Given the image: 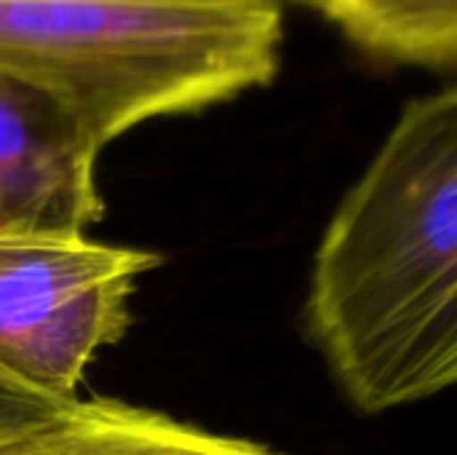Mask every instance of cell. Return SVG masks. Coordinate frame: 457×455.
I'll list each match as a JSON object with an SVG mask.
<instances>
[{"label":"cell","mask_w":457,"mask_h":455,"mask_svg":"<svg viewBox=\"0 0 457 455\" xmlns=\"http://www.w3.org/2000/svg\"><path fill=\"white\" fill-rule=\"evenodd\" d=\"M305 330L359 413L457 378V88L410 99L313 257Z\"/></svg>","instance_id":"1"},{"label":"cell","mask_w":457,"mask_h":455,"mask_svg":"<svg viewBox=\"0 0 457 455\" xmlns=\"http://www.w3.org/2000/svg\"><path fill=\"white\" fill-rule=\"evenodd\" d=\"M281 48L278 0H0V72L64 105L99 147L273 83Z\"/></svg>","instance_id":"2"},{"label":"cell","mask_w":457,"mask_h":455,"mask_svg":"<svg viewBox=\"0 0 457 455\" xmlns=\"http://www.w3.org/2000/svg\"><path fill=\"white\" fill-rule=\"evenodd\" d=\"M158 263L86 233H0V392L78 400L91 359L131 324L137 279Z\"/></svg>","instance_id":"3"},{"label":"cell","mask_w":457,"mask_h":455,"mask_svg":"<svg viewBox=\"0 0 457 455\" xmlns=\"http://www.w3.org/2000/svg\"><path fill=\"white\" fill-rule=\"evenodd\" d=\"M96 139L54 97L0 72V233H86L104 217Z\"/></svg>","instance_id":"4"},{"label":"cell","mask_w":457,"mask_h":455,"mask_svg":"<svg viewBox=\"0 0 457 455\" xmlns=\"http://www.w3.org/2000/svg\"><path fill=\"white\" fill-rule=\"evenodd\" d=\"M0 455H278L118 400H72L0 424Z\"/></svg>","instance_id":"5"},{"label":"cell","mask_w":457,"mask_h":455,"mask_svg":"<svg viewBox=\"0 0 457 455\" xmlns=\"http://www.w3.org/2000/svg\"><path fill=\"white\" fill-rule=\"evenodd\" d=\"M335 24L356 48L394 64L453 72L457 0H295Z\"/></svg>","instance_id":"6"},{"label":"cell","mask_w":457,"mask_h":455,"mask_svg":"<svg viewBox=\"0 0 457 455\" xmlns=\"http://www.w3.org/2000/svg\"><path fill=\"white\" fill-rule=\"evenodd\" d=\"M48 408H56V405H46V402H35V400H24V397L0 392V424L19 421V418H29V416L43 413Z\"/></svg>","instance_id":"7"},{"label":"cell","mask_w":457,"mask_h":455,"mask_svg":"<svg viewBox=\"0 0 457 455\" xmlns=\"http://www.w3.org/2000/svg\"><path fill=\"white\" fill-rule=\"evenodd\" d=\"M134 3H187V5H236V3H257V0H134Z\"/></svg>","instance_id":"8"}]
</instances>
